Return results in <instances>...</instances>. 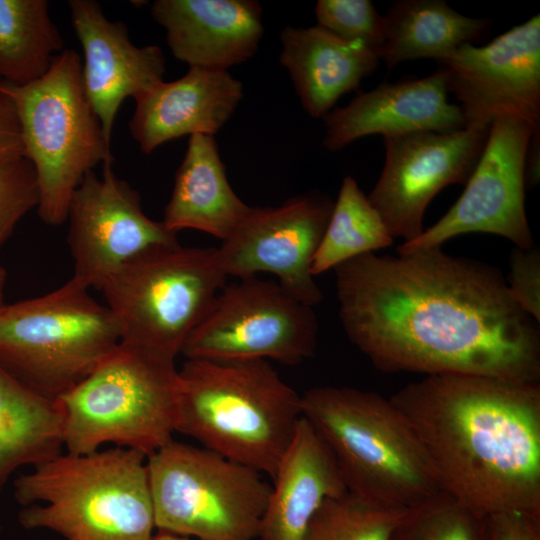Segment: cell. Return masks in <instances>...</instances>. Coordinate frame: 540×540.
<instances>
[{"label":"cell","mask_w":540,"mask_h":540,"mask_svg":"<svg viewBox=\"0 0 540 540\" xmlns=\"http://www.w3.org/2000/svg\"><path fill=\"white\" fill-rule=\"evenodd\" d=\"M333 270L342 327L379 371L539 382V324L498 268L435 246Z\"/></svg>","instance_id":"cell-1"},{"label":"cell","mask_w":540,"mask_h":540,"mask_svg":"<svg viewBox=\"0 0 540 540\" xmlns=\"http://www.w3.org/2000/svg\"><path fill=\"white\" fill-rule=\"evenodd\" d=\"M441 492L482 514L540 517V383L431 375L389 398Z\"/></svg>","instance_id":"cell-2"},{"label":"cell","mask_w":540,"mask_h":540,"mask_svg":"<svg viewBox=\"0 0 540 540\" xmlns=\"http://www.w3.org/2000/svg\"><path fill=\"white\" fill-rule=\"evenodd\" d=\"M176 432L273 478L302 417L301 395L267 360L186 359Z\"/></svg>","instance_id":"cell-3"},{"label":"cell","mask_w":540,"mask_h":540,"mask_svg":"<svg viewBox=\"0 0 540 540\" xmlns=\"http://www.w3.org/2000/svg\"><path fill=\"white\" fill-rule=\"evenodd\" d=\"M147 457L112 447L62 452L14 480L25 529H46L65 540H151L155 516Z\"/></svg>","instance_id":"cell-4"},{"label":"cell","mask_w":540,"mask_h":540,"mask_svg":"<svg viewBox=\"0 0 540 540\" xmlns=\"http://www.w3.org/2000/svg\"><path fill=\"white\" fill-rule=\"evenodd\" d=\"M301 409L334 456L348 491L395 508L416 507L441 492L415 431L389 398L319 386L301 395Z\"/></svg>","instance_id":"cell-5"},{"label":"cell","mask_w":540,"mask_h":540,"mask_svg":"<svg viewBox=\"0 0 540 540\" xmlns=\"http://www.w3.org/2000/svg\"><path fill=\"white\" fill-rule=\"evenodd\" d=\"M180 398L175 359L120 344L79 385L59 400L64 449L88 454L106 444L146 457L176 433Z\"/></svg>","instance_id":"cell-6"},{"label":"cell","mask_w":540,"mask_h":540,"mask_svg":"<svg viewBox=\"0 0 540 540\" xmlns=\"http://www.w3.org/2000/svg\"><path fill=\"white\" fill-rule=\"evenodd\" d=\"M0 92L19 117L25 158L38 184L37 212L44 223L61 225L85 175L113 159L111 140L84 90L81 56L64 49L43 76L22 85L0 81Z\"/></svg>","instance_id":"cell-7"},{"label":"cell","mask_w":540,"mask_h":540,"mask_svg":"<svg viewBox=\"0 0 540 540\" xmlns=\"http://www.w3.org/2000/svg\"><path fill=\"white\" fill-rule=\"evenodd\" d=\"M89 288L57 289L0 310V366L35 391L60 399L120 344L118 323Z\"/></svg>","instance_id":"cell-8"},{"label":"cell","mask_w":540,"mask_h":540,"mask_svg":"<svg viewBox=\"0 0 540 540\" xmlns=\"http://www.w3.org/2000/svg\"><path fill=\"white\" fill-rule=\"evenodd\" d=\"M217 249L180 244L123 265L97 287L121 342L176 359L227 284Z\"/></svg>","instance_id":"cell-9"},{"label":"cell","mask_w":540,"mask_h":540,"mask_svg":"<svg viewBox=\"0 0 540 540\" xmlns=\"http://www.w3.org/2000/svg\"><path fill=\"white\" fill-rule=\"evenodd\" d=\"M155 527L198 540H257L271 492L262 474L172 439L146 460Z\"/></svg>","instance_id":"cell-10"},{"label":"cell","mask_w":540,"mask_h":540,"mask_svg":"<svg viewBox=\"0 0 540 540\" xmlns=\"http://www.w3.org/2000/svg\"><path fill=\"white\" fill-rule=\"evenodd\" d=\"M318 328L313 307L277 281L238 279L224 286L181 354L186 359L274 360L294 366L314 355Z\"/></svg>","instance_id":"cell-11"},{"label":"cell","mask_w":540,"mask_h":540,"mask_svg":"<svg viewBox=\"0 0 540 540\" xmlns=\"http://www.w3.org/2000/svg\"><path fill=\"white\" fill-rule=\"evenodd\" d=\"M539 129L512 116L493 120L480 159L459 199L420 236L403 242L397 248L398 255L442 246L467 233L494 234L515 247H532L524 205L525 162L530 137Z\"/></svg>","instance_id":"cell-12"},{"label":"cell","mask_w":540,"mask_h":540,"mask_svg":"<svg viewBox=\"0 0 540 540\" xmlns=\"http://www.w3.org/2000/svg\"><path fill=\"white\" fill-rule=\"evenodd\" d=\"M87 173L72 195L66 222L73 258L71 279L96 288L128 262L150 252L179 245L177 233L149 218L140 194L112 168Z\"/></svg>","instance_id":"cell-13"},{"label":"cell","mask_w":540,"mask_h":540,"mask_svg":"<svg viewBox=\"0 0 540 540\" xmlns=\"http://www.w3.org/2000/svg\"><path fill=\"white\" fill-rule=\"evenodd\" d=\"M466 127L489 128L501 116L540 128V15L483 46L464 43L438 60Z\"/></svg>","instance_id":"cell-14"},{"label":"cell","mask_w":540,"mask_h":540,"mask_svg":"<svg viewBox=\"0 0 540 540\" xmlns=\"http://www.w3.org/2000/svg\"><path fill=\"white\" fill-rule=\"evenodd\" d=\"M488 132L465 127L384 137V166L367 197L393 238L408 242L422 234L430 201L447 185L467 183Z\"/></svg>","instance_id":"cell-15"},{"label":"cell","mask_w":540,"mask_h":540,"mask_svg":"<svg viewBox=\"0 0 540 540\" xmlns=\"http://www.w3.org/2000/svg\"><path fill=\"white\" fill-rule=\"evenodd\" d=\"M334 202L319 193L293 197L277 207H252L217 249L227 277L244 279L271 273L293 297L311 307L323 295L311 264Z\"/></svg>","instance_id":"cell-16"},{"label":"cell","mask_w":540,"mask_h":540,"mask_svg":"<svg viewBox=\"0 0 540 540\" xmlns=\"http://www.w3.org/2000/svg\"><path fill=\"white\" fill-rule=\"evenodd\" d=\"M68 7L83 52L84 90L111 140L122 103L162 81L166 59L157 45L133 44L125 23L109 20L97 1L69 0Z\"/></svg>","instance_id":"cell-17"},{"label":"cell","mask_w":540,"mask_h":540,"mask_svg":"<svg viewBox=\"0 0 540 540\" xmlns=\"http://www.w3.org/2000/svg\"><path fill=\"white\" fill-rule=\"evenodd\" d=\"M448 93L443 67L423 78L380 84L325 116L323 144L336 151L369 135L463 129L466 125L460 107L449 102Z\"/></svg>","instance_id":"cell-18"},{"label":"cell","mask_w":540,"mask_h":540,"mask_svg":"<svg viewBox=\"0 0 540 540\" xmlns=\"http://www.w3.org/2000/svg\"><path fill=\"white\" fill-rule=\"evenodd\" d=\"M242 96L241 82L228 70L189 67L179 79L162 80L134 98L129 131L145 154L185 135L214 136Z\"/></svg>","instance_id":"cell-19"},{"label":"cell","mask_w":540,"mask_h":540,"mask_svg":"<svg viewBox=\"0 0 540 540\" xmlns=\"http://www.w3.org/2000/svg\"><path fill=\"white\" fill-rule=\"evenodd\" d=\"M151 15L165 29L173 56L189 67L227 70L245 62L264 31L254 0H156Z\"/></svg>","instance_id":"cell-20"},{"label":"cell","mask_w":540,"mask_h":540,"mask_svg":"<svg viewBox=\"0 0 540 540\" xmlns=\"http://www.w3.org/2000/svg\"><path fill=\"white\" fill-rule=\"evenodd\" d=\"M272 480L257 540H303L322 503L347 491L334 456L303 416Z\"/></svg>","instance_id":"cell-21"},{"label":"cell","mask_w":540,"mask_h":540,"mask_svg":"<svg viewBox=\"0 0 540 540\" xmlns=\"http://www.w3.org/2000/svg\"><path fill=\"white\" fill-rule=\"evenodd\" d=\"M280 41V63L313 118L326 116L343 94L358 88L380 60L379 51L339 38L318 25L286 26Z\"/></svg>","instance_id":"cell-22"},{"label":"cell","mask_w":540,"mask_h":540,"mask_svg":"<svg viewBox=\"0 0 540 540\" xmlns=\"http://www.w3.org/2000/svg\"><path fill=\"white\" fill-rule=\"evenodd\" d=\"M230 186L214 136L189 137L161 222L170 231L194 229L221 241L250 213Z\"/></svg>","instance_id":"cell-23"},{"label":"cell","mask_w":540,"mask_h":540,"mask_svg":"<svg viewBox=\"0 0 540 540\" xmlns=\"http://www.w3.org/2000/svg\"><path fill=\"white\" fill-rule=\"evenodd\" d=\"M63 449L60 400L35 391L0 366V495L17 469L37 466Z\"/></svg>","instance_id":"cell-24"},{"label":"cell","mask_w":540,"mask_h":540,"mask_svg":"<svg viewBox=\"0 0 540 540\" xmlns=\"http://www.w3.org/2000/svg\"><path fill=\"white\" fill-rule=\"evenodd\" d=\"M386 19V37L380 50L388 68L420 58L440 60L487 31V19L470 18L442 0H403L392 6Z\"/></svg>","instance_id":"cell-25"},{"label":"cell","mask_w":540,"mask_h":540,"mask_svg":"<svg viewBox=\"0 0 540 540\" xmlns=\"http://www.w3.org/2000/svg\"><path fill=\"white\" fill-rule=\"evenodd\" d=\"M64 41L47 0H0V81L22 85L43 76Z\"/></svg>","instance_id":"cell-26"},{"label":"cell","mask_w":540,"mask_h":540,"mask_svg":"<svg viewBox=\"0 0 540 540\" xmlns=\"http://www.w3.org/2000/svg\"><path fill=\"white\" fill-rule=\"evenodd\" d=\"M378 211L351 176L343 179L311 264L315 277L338 265L393 244Z\"/></svg>","instance_id":"cell-27"},{"label":"cell","mask_w":540,"mask_h":540,"mask_svg":"<svg viewBox=\"0 0 540 540\" xmlns=\"http://www.w3.org/2000/svg\"><path fill=\"white\" fill-rule=\"evenodd\" d=\"M409 509L384 506L347 490L322 503L303 540H390Z\"/></svg>","instance_id":"cell-28"},{"label":"cell","mask_w":540,"mask_h":540,"mask_svg":"<svg viewBox=\"0 0 540 540\" xmlns=\"http://www.w3.org/2000/svg\"><path fill=\"white\" fill-rule=\"evenodd\" d=\"M483 515L440 492L412 507L390 540H480Z\"/></svg>","instance_id":"cell-29"},{"label":"cell","mask_w":540,"mask_h":540,"mask_svg":"<svg viewBox=\"0 0 540 540\" xmlns=\"http://www.w3.org/2000/svg\"><path fill=\"white\" fill-rule=\"evenodd\" d=\"M317 25L347 41L359 42L377 51L386 37V19L369 0H319Z\"/></svg>","instance_id":"cell-30"},{"label":"cell","mask_w":540,"mask_h":540,"mask_svg":"<svg viewBox=\"0 0 540 540\" xmlns=\"http://www.w3.org/2000/svg\"><path fill=\"white\" fill-rule=\"evenodd\" d=\"M38 203L37 179L29 160L21 157L0 164V250Z\"/></svg>","instance_id":"cell-31"},{"label":"cell","mask_w":540,"mask_h":540,"mask_svg":"<svg viewBox=\"0 0 540 540\" xmlns=\"http://www.w3.org/2000/svg\"><path fill=\"white\" fill-rule=\"evenodd\" d=\"M506 280L512 301L526 314L540 323V251L514 247L510 253Z\"/></svg>","instance_id":"cell-32"},{"label":"cell","mask_w":540,"mask_h":540,"mask_svg":"<svg viewBox=\"0 0 540 540\" xmlns=\"http://www.w3.org/2000/svg\"><path fill=\"white\" fill-rule=\"evenodd\" d=\"M480 540H540V517L518 512L483 515Z\"/></svg>","instance_id":"cell-33"},{"label":"cell","mask_w":540,"mask_h":540,"mask_svg":"<svg viewBox=\"0 0 540 540\" xmlns=\"http://www.w3.org/2000/svg\"><path fill=\"white\" fill-rule=\"evenodd\" d=\"M25 157L19 117L12 100L0 92V164Z\"/></svg>","instance_id":"cell-34"},{"label":"cell","mask_w":540,"mask_h":540,"mask_svg":"<svg viewBox=\"0 0 540 540\" xmlns=\"http://www.w3.org/2000/svg\"><path fill=\"white\" fill-rule=\"evenodd\" d=\"M151 540H198V539H193L186 536L159 531L158 534L153 535Z\"/></svg>","instance_id":"cell-35"},{"label":"cell","mask_w":540,"mask_h":540,"mask_svg":"<svg viewBox=\"0 0 540 540\" xmlns=\"http://www.w3.org/2000/svg\"><path fill=\"white\" fill-rule=\"evenodd\" d=\"M6 272L3 267L0 266V310L6 304L4 302V290L6 285Z\"/></svg>","instance_id":"cell-36"}]
</instances>
